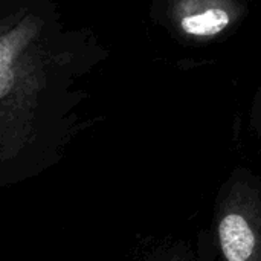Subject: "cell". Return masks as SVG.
Returning a JSON list of instances; mask_svg holds the SVG:
<instances>
[{
  "label": "cell",
  "mask_w": 261,
  "mask_h": 261,
  "mask_svg": "<svg viewBox=\"0 0 261 261\" xmlns=\"http://www.w3.org/2000/svg\"><path fill=\"white\" fill-rule=\"evenodd\" d=\"M170 21L177 34L196 44L229 32L243 20V0H170Z\"/></svg>",
  "instance_id": "2"
},
{
  "label": "cell",
  "mask_w": 261,
  "mask_h": 261,
  "mask_svg": "<svg viewBox=\"0 0 261 261\" xmlns=\"http://www.w3.org/2000/svg\"><path fill=\"white\" fill-rule=\"evenodd\" d=\"M217 236L225 261H261V196L249 184H236L222 202Z\"/></svg>",
  "instance_id": "1"
}]
</instances>
